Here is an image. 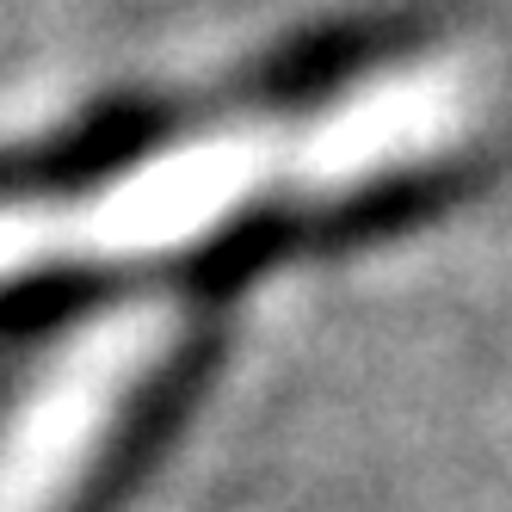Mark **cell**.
<instances>
[{
    "mask_svg": "<svg viewBox=\"0 0 512 512\" xmlns=\"http://www.w3.org/2000/svg\"><path fill=\"white\" fill-rule=\"evenodd\" d=\"M488 124V87L457 62H408L290 118L229 124L105 173L81 192L0 204V290L223 235L278 198H346L445 161Z\"/></svg>",
    "mask_w": 512,
    "mask_h": 512,
    "instance_id": "6da1fadb",
    "label": "cell"
},
{
    "mask_svg": "<svg viewBox=\"0 0 512 512\" xmlns=\"http://www.w3.org/2000/svg\"><path fill=\"white\" fill-rule=\"evenodd\" d=\"M173 346V309L130 303L87 321L0 426V512H62L105 438L136 408Z\"/></svg>",
    "mask_w": 512,
    "mask_h": 512,
    "instance_id": "7a4b0ae2",
    "label": "cell"
}]
</instances>
